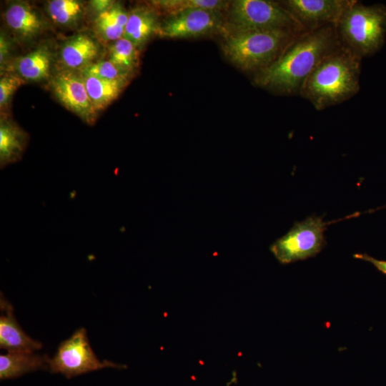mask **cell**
Wrapping results in <instances>:
<instances>
[{
  "label": "cell",
  "mask_w": 386,
  "mask_h": 386,
  "mask_svg": "<svg viewBox=\"0 0 386 386\" xmlns=\"http://www.w3.org/2000/svg\"><path fill=\"white\" fill-rule=\"evenodd\" d=\"M129 12L118 2L106 11L96 15L93 29L96 38L103 42L112 43L124 36Z\"/></svg>",
  "instance_id": "ac0fdd59"
},
{
  "label": "cell",
  "mask_w": 386,
  "mask_h": 386,
  "mask_svg": "<svg viewBox=\"0 0 386 386\" xmlns=\"http://www.w3.org/2000/svg\"><path fill=\"white\" fill-rule=\"evenodd\" d=\"M361 59L341 45L318 64L300 94L320 111L350 99L360 89Z\"/></svg>",
  "instance_id": "7a4b0ae2"
},
{
  "label": "cell",
  "mask_w": 386,
  "mask_h": 386,
  "mask_svg": "<svg viewBox=\"0 0 386 386\" xmlns=\"http://www.w3.org/2000/svg\"><path fill=\"white\" fill-rule=\"evenodd\" d=\"M11 49V42L5 33L1 31L0 34V68L1 73L6 68V65L7 64Z\"/></svg>",
  "instance_id": "d4e9b609"
},
{
  "label": "cell",
  "mask_w": 386,
  "mask_h": 386,
  "mask_svg": "<svg viewBox=\"0 0 386 386\" xmlns=\"http://www.w3.org/2000/svg\"><path fill=\"white\" fill-rule=\"evenodd\" d=\"M52 51L46 44H41L34 50L19 56L11 64V70L24 81H41L50 79L52 74Z\"/></svg>",
  "instance_id": "5bb4252c"
},
{
  "label": "cell",
  "mask_w": 386,
  "mask_h": 386,
  "mask_svg": "<svg viewBox=\"0 0 386 386\" xmlns=\"http://www.w3.org/2000/svg\"><path fill=\"white\" fill-rule=\"evenodd\" d=\"M108 60L129 75L139 64L138 49L130 41L122 37L110 43L108 48Z\"/></svg>",
  "instance_id": "44dd1931"
},
{
  "label": "cell",
  "mask_w": 386,
  "mask_h": 386,
  "mask_svg": "<svg viewBox=\"0 0 386 386\" xmlns=\"http://www.w3.org/2000/svg\"><path fill=\"white\" fill-rule=\"evenodd\" d=\"M228 10L227 24L232 33L273 29L307 32L280 2L236 0L230 2Z\"/></svg>",
  "instance_id": "5b68a950"
},
{
  "label": "cell",
  "mask_w": 386,
  "mask_h": 386,
  "mask_svg": "<svg viewBox=\"0 0 386 386\" xmlns=\"http://www.w3.org/2000/svg\"><path fill=\"white\" fill-rule=\"evenodd\" d=\"M342 46L360 57L371 56L384 44L386 36V6L365 5L353 1L336 26Z\"/></svg>",
  "instance_id": "277c9868"
},
{
  "label": "cell",
  "mask_w": 386,
  "mask_h": 386,
  "mask_svg": "<svg viewBox=\"0 0 386 386\" xmlns=\"http://www.w3.org/2000/svg\"><path fill=\"white\" fill-rule=\"evenodd\" d=\"M231 1L220 0H159L152 1L157 9H162L172 16L190 9L219 11L228 9Z\"/></svg>",
  "instance_id": "7402d4cb"
},
{
  "label": "cell",
  "mask_w": 386,
  "mask_h": 386,
  "mask_svg": "<svg viewBox=\"0 0 386 386\" xmlns=\"http://www.w3.org/2000/svg\"><path fill=\"white\" fill-rule=\"evenodd\" d=\"M156 8L140 6L129 12L124 38L137 49L143 46L154 34H158L160 24Z\"/></svg>",
  "instance_id": "9a60e30c"
},
{
  "label": "cell",
  "mask_w": 386,
  "mask_h": 386,
  "mask_svg": "<svg viewBox=\"0 0 386 386\" xmlns=\"http://www.w3.org/2000/svg\"><path fill=\"white\" fill-rule=\"evenodd\" d=\"M28 136L11 121L1 117L0 165L4 169L21 159L26 149Z\"/></svg>",
  "instance_id": "2e32d148"
},
{
  "label": "cell",
  "mask_w": 386,
  "mask_h": 386,
  "mask_svg": "<svg viewBox=\"0 0 386 386\" xmlns=\"http://www.w3.org/2000/svg\"><path fill=\"white\" fill-rule=\"evenodd\" d=\"M353 0H286L280 1L306 31L337 26Z\"/></svg>",
  "instance_id": "9c48e42d"
},
{
  "label": "cell",
  "mask_w": 386,
  "mask_h": 386,
  "mask_svg": "<svg viewBox=\"0 0 386 386\" xmlns=\"http://www.w3.org/2000/svg\"><path fill=\"white\" fill-rule=\"evenodd\" d=\"M47 362L51 373H61L66 378L105 367H126L109 360L100 361L90 345L84 327L76 330L71 336L62 341L54 356L49 357Z\"/></svg>",
  "instance_id": "52a82bcc"
},
{
  "label": "cell",
  "mask_w": 386,
  "mask_h": 386,
  "mask_svg": "<svg viewBox=\"0 0 386 386\" xmlns=\"http://www.w3.org/2000/svg\"><path fill=\"white\" fill-rule=\"evenodd\" d=\"M79 73L109 80L127 79L129 77V74L120 70L108 59L97 61Z\"/></svg>",
  "instance_id": "603a6c76"
},
{
  "label": "cell",
  "mask_w": 386,
  "mask_h": 386,
  "mask_svg": "<svg viewBox=\"0 0 386 386\" xmlns=\"http://www.w3.org/2000/svg\"><path fill=\"white\" fill-rule=\"evenodd\" d=\"M101 46L96 39L86 34H78L61 44L59 52L61 69L79 72L97 61Z\"/></svg>",
  "instance_id": "7c38bea8"
},
{
  "label": "cell",
  "mask_w": 386,
  "mask_h": 386,
  "mask_svg": "<svg viewBox=\"0 0 386 386\" xmlns=\"http://www.w3.org/2000/svg\"><path fill=\"white\" fill-rule=\"evenodd\" d=\"M219 11L190 9L172 16L160 25L158 34L167 38H189L223 31Z\"/></svg>",
  "instance_id": "30bf717a"
},
{
  "label": "cell",
  "mask_w": 386,
  "mask_h": 386,
  "mask_svg": "<svg viewBox=\"0 0 386 386\" xmlns=\"http://www.w3.org/2000/svg\"><path fill=\"white\" fill-rule=\"evenodd\" d=\"M25 81L16 74H6L0 79V107L1 110L6 107L15 91Z\"/></svg>",
  "instance_id": "cb8c5ba5"
},
{
  "label": "cell",
  "mask_w": 386,
  "mask_h": 386,
  "mask_svg": "<svg viewBox=\"0 0 386 386\" xmlns=\"http://www.w3.org/2000/svg\"><path fill=\"white\" fill-rule=\"evenodd\" d=\"M49 84L53 94L64 107L86 123L94 122L96 111L79 72L60 69L51 75Z\"/></svg>",
  "instance_id": "ba28073f"
},
{
  "label": "cell",
  "mask_w": 386,
  "mask_h": 386,
  "mask_svg": "<svg viewBox=\"0 0 386 386\" xmlns=\"http://www.w3.org/2000/svg\"><path fill=\"white\" fill-rule=\"evenodd\" d=\"M0 348L8 352H34L43 345L27 335L17 322L14 307L1 293Z\"/></svg>",
  "instance_id": "4fadbf2b"
},
{
  "label": "cell",
  "mask_w": 386,
  "mask_h": 386,
  "mask_svg": "<svg viewBox=\"0 0 386 386\" xmlns=\"http://www.w3.org/2000/svg\"><path fill=\"white\" fill-rule=\"evenodd\" d=\"M115 1L111 0H92L89 2L90 8L98 15L108 10Z\"/></svg>",
  "instance_id": "4316f807"
},
{
  "label": "cell",
  "mask_w": 386,
  "mask_h": 386,
  "mask_svg": "<svg viewBox=\"0 0 386 386\" xmlns=\"http://www.w3.org/2000/svg\"><path fill=\"white\" fill-rule=\"evenodd\" d=\"M48 356L34 352H7L0 355L1 380L19 377L26 373L46 370Z\"/></svg>",
  "instance_id": "e0dca14e"
},
{
  "label": "cell",
  "mask_w": 386,
  "mask_h": 386,
  "mask_svg": "<svg viewBox=\"0 0 386 386\" xmlns=\"http://www.w3.org/2000/svg\"><path fill=\"white\" fill-rule=\"evenodd\" d=\"M299 35L284 29L230 33L222 50L242 70L259 71L271 65Z\"/></svg>",
  "instance_id": "3957f363"
},
{
  "label": "cell",
  "mask_w": 386,
  "mask_h": 386,
  "mask_svg": "<svg viewBox=\"0 0 386 386\" xmlns=\"http://www.w3.org/2000/svg\"><path fill=\"white\" fill-rule=\"evenodd\" d=\"M331 223L314 215L296 222L287 234L271 244L269 249L283 264L315 257L326 245L325 232Z\"/></svg>",
  "instance_id": "8992f818"
},
{
  "label": "cell",
  "mask_w": 386,
  "mask_h": 386,
  "mask_svg": "<svg viewBox=\"0 0 386 386\" xmlns=\"http://www.w3.org/2000/svg\"><path fill=\"white\" fill-rule=\"evenodd\" d=\"M4 21L15 38L23 42L35 40L47 28L43 15L29 2L12 1L4 13Z\"/></svg>",
  "instance_id": "8fae6325"
},
{
  "label": "cell",
  "mask_w": 386,
  "mask_h": 386,
  "mask_svg": "<svg viewBox=\"0 0 386 386\" xmlns=\"http://www.w3.org/2000/svg\"><path fill=\"white\" fill-rule=\"evenodd\" d=\"M49 18L58 26L66 29H77L83 22L86 8L77 0H51L46 3Z\"/></svg>",
  "instance_id": "ffe728a7"
},
{
  "label": "cell",
  "mask_w": 386,
  "mask_h": 386,
  "mask_svg": "<svg viewBox=\"0 0 386 386\" xmlns=\"http://www.w3.org/2000/svg\"><path fill=\"white\" fill-rule=\"evenodd\" d=\"M353 257L356 259H362L367 262H370L380 272L386 274V260H381V259L374 258L371 257L370 255L365 253L355 254Z\"/></svg>",
  "instance_id": "484cf974"
},
{
  "label": "cell",
  "mask_w": 386,
  "mask_h": 386,
  "mask_svg": "<svg viewBox=\"0 0 386 386\" xmlns=\"http://www.w3.org/2000/svg\"><path fill=\"white\" fill-rule=\"evenodd\" d=\"M81 76L96 111L106 108L114 101L128 83L127 79L109 80L86 74Z\"/></svg>",
  "instance_id": "d6986e66"
},
{
  "label": "cell",
  "mask_w": 386,
  "mask_h": 386,
  "mask_svg": "<svg viewBox=\"0 0 386 386\" xmlns=\"http://www.w3.org/2000/svg\"><path fill=\"white\" fill-rule=\"evenodd\" d=\"M341 46L336 26L327 25L299 35L254 83L283 94H297L308 76L330 53Z\"/></svg>",
  "instance_id": "6da1fadb"
}]
</instances>
